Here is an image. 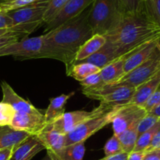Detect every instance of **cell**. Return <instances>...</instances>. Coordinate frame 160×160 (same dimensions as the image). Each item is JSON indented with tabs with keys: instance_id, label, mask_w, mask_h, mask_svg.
Wrapping results in <instances>:
<instances>
[{
	"instance_id": "cell-16",
	"label": "cell",
	"mask_w": 160,
	"mask_h": 160,
	"mask_svg": "<svg viewBox=\"0 0 160 160\" xmlns=\"http://www.w3.org/2000/svg\"><path fill=\"white\" fill-rule=\"evenodd\" d=\"M45 149L42 142L35 135H30L13 148L9 160H31Z\"/></svg>"
},
{
	"instance_id": "cell-27",
	"label": "cell",
	"mask_w": 160,
	"mask_h": 160,
	"mask_svg": "<svg viewBox=\"0 0 160 160\" xmlns=\"http://www.w3.org/2000/svg\"><path fill=\"white\" fill-rule=\"evenodd\" d=\"M144 9L147 16L160 28V0H145Z\"/></svg>"
},
{
	"instance_id": "cell-46",
	"label": "cell",
	"mask_w": 160,
	"mask_h": 160,
	"mask_svg": "<svg viewBox=\"0 0 160 160\" xmlns=\"http://www.w3.org/2000/svg\"><path fill=\"white\" fill-rule=\"evenodd\" d=\"M9 1H12V0H0V3L6 2H9Z\"/></svg>"
},
{
	"instance_id": "cell-22",
	"label": "cell",
	"mask_w": 160,
	"mask_h": 160,
	"mask_svg": "<svg viewBox=\"0 0 160 160\" xmlns=\"http://www.w3.org/2000/svg\"><path fill=\"white\" fill-rule=\"evenodd\" d=\"M30 134L15 131L10 127H0V150L15 148Z\"/></svg>"
},
{
	"instance_id": "cell-32",
	"label": "cell",
	"mask_w": 160,
	"mask_h": 160,
	"mask_svg": "<svg viewBox=\"0 0 160 160\" xmlns=\"http://www.w3.org/2000/svg\"><path fill=\"white\" fill-rule=\"evenodd\" d=\"M37 1H39V0H12L6 2L0 3V12L7 13L10 11L28 6Z\"/></svg>"
},
{
	"instance_id": "cell-34",
	"label": "cell",
	"mask_w": 160,
	"mask_h": 160,
	"mask_svg": "<svg viewBox=\"0 0 160 160\" xmlns=\"http://www.w3.org/2000/svg\"><path fill=\"white\" fill-rule=\"evenodd\" d=\"M27 37L28 36L21 34V33L14 32V31H8L7 33L0 36V49L7 46V45H11V44L16 43V42H19L21 39L25 38Z\"/></svg>"
},
{
	"instance_id": "cell-41",
	"label": "cell",
	"mask_w": 160,
	"mask_h": 160,
	"mask_svg": "<svg viewBox=\"0 0 160 160\" xmlns=\"http://www.w3.org/2000/svg\"><path fill=\"white\" fill-rule=\"evenodd\" d=\"M14 148H5L0 150V160H9Z\"/></svg>"
},
{
	"instance_id": "cell-28",
	"label": "cell",
	"mask_w": 160,
	"mask_h": 160,
	"mask_svg": "<svg viewBox=\"0 0 160 160\" xmlns=\"http://www.w3.org/2000/svg\"><path fill=\"white\" fill-rule=\"evenodd\" d=\"M70 0H48V4L44 16V24L51 21Z\"/></svg>"
},
{
	"instance_id": "cell-43",
	"label": "cell",
	"mask_w": 160,
	"mask_h": 160,
	"mask_svg": "<svg viewBox=\"0 0 160 160\" xmlns=\"http://www.w3.org/2000/svg\"><path fill=\"white\" fill-rule=\"evenodd\" d=\"M148 113L152 114V115L155 116V117L160 119V102L158 105H156L150 112H148Z\"/></svg>"
},
{
	"instance_id": "cell-9",
	"label": "cell",
	"mask_w": 160,
	"mask_h": 160,
	"mask_svg": "<svg viewBox=\"0 0 160 160\" xmlns=\"http://www.w3.org/2000/svg\"><path fill=\"white\" fill-rule=\"evenodd\" d=\"M44 35L25 38L0 49V56H11L21 59H38L43 46Z\"/></svg>"
},
{
	"instance_id": "cell-3",
	"label": "cell",
	"mask_w": 160,
	"mask_h": 160,
	"mask_svg": "<svg viewBox=\"0 0 160 160\" xmlns=\"http://www.w3.org/2000/svg\"><path fill=\"white\" fill-rule=\"evenodd\" d=\"M123 13L118 0H94L88 15V23L93 34L104 36Z\"/></svg>"
},
{
	"instance_id": "cell-29",
	"label": "cell",
	"mask_w": 160,
	"mask_h": 160,
	"mask_svg": "<svg viewBox=\"0 0 160 160\" xmlns=\"http://www.w3.org/2000/svg\"><path fill=\"white\" fill-rule=\"evenodd\" d=\"M16 113L10 105L0 102V127H10Z\"/></svg>"
},
{
	"instance_id": "cell-26",
	"label": "cell",
	"mask_w": 160,
	"mask_h": 160,
	"mask_svg": "<svg viewBox=\"0 0 160 160\" xmlns=\"http://www.w3.org/2000/svg\"><path fill=\"white\" fill-rule=\"evenodd\" d=\"M160 129V120L155 125L154 127L147 131L146 132L143 133L142 134L138 136L137 142H136L135 147L134 148V152H145L148 146L151 144L153 137L156 133Z\"/></svg>"
},
{
	"instance_id": "cell-42",
	"label": "cell",
	"mask_w": 160,
	"mask_h": 160,
	"mask_svg": "<svg viewBox=\"0 0 160 160\" xmlns=\"http://www.w3.org/2000/svg\"><path fill=\"white\" fill-rule=\"evenodd\" d=\"M128 153L122 152L120 154L115 155V156H105L103 159L99 160H127L128 159Z\"/></svg>"
},
{
	"instance_id": "cell-44",
	"label": "cell",
	"mask_w": 160,
	"mask_h": 160,
	"mask_svg": "<svg viewBox=\"0 0 160 160\" xmlns=\"http://www.w3.org/2000/svg\"><path fill=\"white\" fill-rule=\"evenodd\" d=\"M8 31H9V30L1 29V30H0V36L2 35V34H6V33H7Z\"/></svg>"
},
{
	"instance_id": "cell-8",
	"label": "cell",
	"mask_w": 160,
	"mask_h": 160,
	"mask_svg": "<svg viewBox=\"0 0 160 160\" xmlns=\"http://www.w3.org/2000/svg\"><path fill=\"white\" fill-rule=\"evenodd\" d=\"M111 109L112 108L110 106L100 103L98 107L95 108L92 111L77 110L67 112L54 120L52 125L57 132L66 135L87 120Z\"/></svg>"
},
{
	"instance_id": "cell-45",
	"label": "cell",
	"mask_w": 160,
	"mask_h": 160,
	"mask_svg": "<svg viewBox=\"0 0 160 160\" xmlns=\"http://www.w3.org/2000/svg\"><path fill=\"white\" fill-rule=\"evenodd\" d=\"M42 160H52V159H51V158H50V157H49V156H48V155H47V156H45V158H44V159H42Z\"/></svg>"
},
{
	"instance_id": "cell-17",
	"label": "cell",
	"mask_w": 160,
	"mask_h": 160,
	"mask_svg": "<svg viewBox=\"0 0 160 160\" xmlns=\"http://www.w3.org/2000/svg\"><path fill=\"white\" fill-rule=\"evenodd\" d=\"M160 85V70L150 79L135 88L131 103L143 108L148 98Z\"/></svg>"
},
{
	"instance_id": "cell-47",
	"label": "cell",
	"mask_w": 160,
	"mask_h": 160,
	"mask_svg": "<svg viewBox=\"0 0 160 160\" xmlns=\"http://www.w3.org/2000/svg\"><path fill=\"white\" fill-rule=\"evenodd\" d=\"M159 51H160V42L159 43Z\"/></svg>"
},
{
	"instance_id": "cell-14",
	"label": "cell",
	"mask_w": 160,
	"mask_h": 160,
	"mask_svg": "<svg viewBox=\"0 0 160 160\" xmlns=\"http://www.w3.org/2000/svg\"><path fill=\"white\" fill-rule=\"evenodd\" d=\"M159 42V38L154 39L138 47L133 51L130 52L123 66L124 74L133 70L139 65H141L142 62H145L151 56Z\"/></svg>"
},
{
	"instance_id": "cell-21",
	"label": "cell",
	"mask_w": 160,
	"mask_h": 160,
	"mask_svg": "<svg viewBox=\"0 0 160 160\" xmlns=\"http://www.w3.org/2000/svg\"><path fill=\"white\" fill-rule=\"evenodd\" d=\"M106 42V38L105 36L101 35V34H94L78 50L75 56L74 63L82 62L89 56L95 54L105 45Z\"/></svg>"
},
{
	"instance_id": "cell-6",
	"label": "cell",
	"mask_w": 160,
	"mask_h": 160,
	"mask_svg": "<svg viewBox=\"0 0 160 160\" xmlns=\"http://www.w3.org/2000/svg\"><path fill=\"white\" fill-rule=\"evenodd\" d=\"M121 107L122 106L114 107L99 115L95 116V117L78 126L71 132L66 134L65 146H68L78 142H85L95 133L112 123V120Z\"/></svg>"
},
{
	"instance_id": "cell-25",
	"label": "cell",
	"mask_w": 160,
	"mask_h": 160,
	"mask_svg": "<svg viewBox=\"0 0 160 160\" xmlns=\"http://www.w3.org/2000/svg\"><path fill=\"white\" fill-rule=\"evenodd\" d=\"M85 142L65 146L57 160H83L85 153Z\"/></svg>"
},
{
	"instance_id": "cell-33",
	"label": "cell",
	"mask_w": 160,
	"mask_h": 160,
	"mask_svg": "<svg viewBox=\"0 0 160 160\" xmlns=\"http://www.w3.org/2000/svg\"><path fill=\"white\" fill-rule=\"evenodd\" d=\"M159 120L160 119L158 118V117L147 112L146 115L139 121L138 124V136L142 134L143 133L146 132L149 129H151Z\"/></svg>"
},
{
	"instance_id": "cell-15",
	"label": "cell",
	"mask_w": 160,
	"mask_h": 160,
	"mask_svg": "<svg viewBox=\"0 0 160 160\" xmlns=\"http://www.w3.org/2000/svg\"><path fill=\"white\" fill-rule=\"evenodd\" d=\"M1 88L2 92V102L10 105L17 112H38L37 108L34 107L30 102L17 95V92L12 88L6 81L1 82Z\"/></svg>"
},
{
	"instance_id": "cell-1",
	"label": "cell",
	"mask_w": 160,
	"mask_h": 160,
	"mask_svg": "<svg viewBox=\"0 0 160 160\" xmlns=\"http://www.w3.org/2000/svg\"><path fill=\"white\" fill-rule=\"evenodd\" d=\"M91 6L76 17L43 34V46L38 59L60 61L67 70L74 63L78 50L94 35L88 23Z\"/></svg>"
},
{
	"instance_id": "cell-12",
	"label": "cell",
	"mask_w": 160,
	"mask_h": 160,
	"mask_svg": "<svg viewBox=\"0 0 160 160\" xmlns=\"http://www.w3.org/2000/svg\"><path fill=\"white\" fill-rule=\"evenodd\" d=\"M46 149L52 160H57L65 148V135L57 132L52 123H48L39 134L35 135Z\"/></svg>"
},
{
	"instance_id": "cell-7",
	"label": "cell",
	"mask_w": 160,
	"mask_h": 160,
	"mask_svg": "<svg viewBox=\"0 0 160 160\" xmlns=\"http://www.w3.org/2000/svg\"><path fill=\"white\" fill-rule=\"evenodd\" d=\"M159 43L151 56L141 65L125 73L114 84L129 86L136 88L154 76L160 70V51Z\"/></svg>"
},
{
	"instance_id": "cell-37",
	"label": "cell",
	"mask_w": 160,
	"mask_h": 160,
	"mask_svg": "<svg viewBox=\"0 0 160 160\" xmlns=\"http://www.w3.org/2000/svg\"><path fill=\"white\" fill-rule=\"evenodd\" d=\"M12 26V22L10 17L6 13L0 12V30H9Z\"/></svg>"
},
{
	"instance_id": "cell-30",
	"label": "cell",
	"mask_w": 160,
	"mask_h": 160,
	"mask_svg": "<svg viewBox=\"0 0 160 160\" xmlns=\"http://www.w3.org/2000/svg\"><path fill=\"white\" fill-rule=\"evenodd\" d=\"M103 149H104V153L106 156H115V155L123 152L118 136L116 134H113L106 142Z\"/></svg>"
},
{
	"instance_id": "cell-31",
	"label": "cell",
	"mask_w": 160,
	"mask_h": 160,
	"mask_svg": "<svg viewBox=\"0 0 160 160\" xmlns=\"http://www.w3.org/2000/svg\"><path fill=\"white\" fill-rule=\"evenodd\" d=\"M124 13H134L144 10L145 0H118Z\"/></svg>"
},
{
	"instance_id": "cell-23",
	"label": "cell",
	"mask_w": 160,
	"mask_h": 160,
	"mask_svg": "<svg viewBox=\"0 0 160 160\" xmlns=\"http://www.w3.org/2000/svg\"><path fill=\"white\" fill-rule=\"evenodd\" d=\"M101 69L93 64L81 62L74 63L67 70V75L74 78L76 81H81L90 75L99 73Z\"/></svg>"
},
{
	"instance_id": "cell-36",
	"label": "cell",
	"mask_w": 160,
	"mask_h": 160,
	"mask_svg": "<svg viewBox=\"0 0 160 160\" xmlns=\"http://www.w3.org/2000/svg\"><path fill=\"white\" fill-rule=\"evenodd\" d=\"M160 102V85L158 87V88L155 91L154 93L151 95L149 98H148V101L146 102V103L145 104V106H143V109H145V110L147 112H150L156 105H158Z\"/></svg>"
},
{
	"instance_id": "cell-4",
	"label": "cell",
	"mask_w": 160,
	"mask_h": 160,
	"mask_svg": "<svg viewBox=\"0 0 160 160\" xmlns=\"http://www.w3.org/2000/svg\"><path fill=\"white\" fill-rule=\"evenodd\" d=\"M48 0H39L28 6L7 12L12 22L9 31L28 36L44 24V16Z\"/></svg>"
},
{
	"instance_id": "cell-5",
	"label": "cell",
	"mask_w": 160,
	"mask_h": 160,
	"mask_svg": "<svg viewBox=\"0 0 160 160\" xmlns=\"http://www.w3.org/2000/svg\"><path fill=\"white\" fill-rule=\"evenodd\" d=\"M134 92V88L117 84H103L92 88H82L83 94L88 98L112 108L130 104Z\"/></svg>"
},
{
	"instance_id": "cell-13",
	"label": "cell",
	"mask_w": 160,
	"mask_h": 160,
	"mask_svg": "<svg viewBox=\"0 0 160 160\" xmlns=\"http://www.w3.org/2000/svg\"><path fill=\"white\" fill-rule=\"evenodd\" d=\"M93 2L94 0H70L57 15L45 24V33L76 17L89 7Z\"/></svg>"
},
{
	"instance_id": "cell-18",
	"label": "cell",
	"mask_w": 160,
	"mask_h": 160,
	"mask_svg": "<svg viewBox=\"0 0 160 160\" xmlns=\"http://www.w3.org/2000/svg\"><path fill=\"white\" fill-rule=\"evenodd\" d=\"M129 53V52H128ZM128 53L119 56L116 59L101 69L99 72L103 84H114L124 74L123 66Z\"/></svg>"
},
{
	"instance_id": "cell-38",
	"label": "cell",
	"mask_w": 160,
	"mask_h": 160,
	"mask_svg": "<svg viewBox=\"0 0 160 160\" xmlns=\"http://www.w3.org/2000/svg\"><path fill=\"white\" fill-rule=\"evenodd\" d=\"M142 160H160V148L145 152Z\"/></svg>"
},
{
	"instance_id": "cell-40",
	"label": "cell",
	"mask_w": 160,
	"mask_h": 160,
	"mask_svg": "<svg viewBox=\"0 0 160 160\" xmlns=\"http://www.w3.org/2000/svg\"><path fill=\"white\" fill-rule=\"evenodd\" d=\"M145 152H131L128 156L127 160H142Z\"/></svg>"
},
{
	"instance_id": "cell-2",
	"label": "cell",
	"mask_w": 160,
	"mask_h": 160,
	"mask_svg": "<svg viewBox=\"0 0 160 160\" xmlns=\"http://www.w3.org/2000/svg\"><path fill=\"white\" fill-rule=\"evenodd\" d=\"M104 36L113 45L119 56H121L146 42L160 39V28L144 9L134 13H123Z\"/></svg>"
},
{
	"instance_id": "cell-10",
	"label": "cell",
	"mask_w": 160,
	"mask_h": 160,
	"mask_svg": "<svg viewBox=\"0 0 160 160\" xmlns=\"http://www.w3.org/2000/svg\"><path fill=\"white\" fill-rule=\"evenodd\" d=\"M147 114L142 107L134 104L122 106L112 121L113 134L118 136L121 133L135 125Z\"/></svg>"
},
{
	"instance_id": "cell-11",
	"label": "cell",
	"mask_w": 160,
	"mask_h": 160,
	"mask_svg": "<svg viewBox=\"0 0 160 160\" xmlns=\"http://www.w3.org/2000/svg\"><path fill=\"white\" fill-rule=\"evenodd\" d=\"M47 124L45 116L40 111L38 112H17L10 128L30 135H37Z\"/></svg>"
},
{
	"instance_id": "cell-20",
	"label": "cell",
	"mask_w": 160,
	"mask_h": 160,
	"mask_svg": "<svg viewBox=\"0 0 160 160\" xmlns=\"http://www.w3.org/2000/svg\"><path fill=\"white\" fill-rule=\"evenodd\" d=\"M73 95H74V92H71L68 95L62 94L59 96L52 98L50 99L49 105L44 114L47 123H52L54 120L65 113L66 104Z\"/></svg>"
},
{
	"instance_id": "cell-19",
	"label": "cell",
	"mask_w": 160,
	"mask_h": 160,
	"mask_svg": "<svg viewBox=\"0 0 160 160\" xmlns=\"http://www.w3.org/2000/svg\"><path fill=\"white\" fill-rule=\"evenodd\" d=\"M118 57L119 55L117 54V50L113 45L110 42L106 41L105 45L98 52H96L92 56H89L82 62L93 64L98 68L102 69Z\"/></svg>"
},
{
	"instance_id": "cell-39",
	"label": "cell",
	"mask_w": 160,
	"mask_h": 160,
	"mask_svg": "<svg viewBox=\"0 0 160 160\" xmlns=\"http://www.w3.org/2000/svg\"><path fill=\"white\" fill-rule=\"evenodd\" d=\"M157 148H160V129L156 133L152 140L151 144H150V145L145 152L151 151V150L153 149H157Z\"/></svg>"
},
{
	"instance_id": "cell-35",
	"label": "cell",
	"mask_w": 160,
	"mask_h": 160,
	"mask_svg": "<svg viewBox=\"0 0 160 160\" xmlns=\"http://www.w3.org/2000/svg\"><path fill=\"white\" fill-rule=\"evenodd\" d=\"M79 83L82 86L83 88H92L98 87V86L103 84L99 73L90 75L81 81H80Z\"/></svg>"
},
{
	"instance_id": "cell-24",
	"label": "cell",
	"mask_w": 160,
	"mask_h": 160,
	"mask_svg": "<svg viewBox=\"0 0 160 160\" xmlns=\"http://www.w3.org/2000/svg\"><path fill=\"white\" fill-rule=\"evenodd\" d=\"M119 140L121 144L122 149L123 152L131 153L134 151L136 142L138 138V125L132 127L129 129L126 130L118 135Z\"/></svg>"
}]
</instances>
